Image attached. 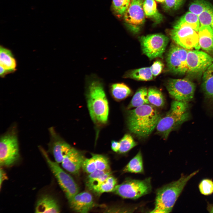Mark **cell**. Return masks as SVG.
<instances>
[{"label": "cell", "instance_id": "cell-1", "mask_svg": "<svg viewBox=\"0 0 213 213\" xmlns=\"http://www.w3.org/2000/svg\"><path fill=\"white\" fill-rule=\"evenodd\" d=\"M161 118L160 114L153 106L144 104L128 111L127 125L132 133L139 138H145L156 127Z\"/></svg>", "mask_w": 213, "mask_h": 213}, {"label": "cell", "instance_id": "cell-2", "mask_svg": "<svg viewBox=\"0 0 213 213\" xmlns=\"http://www.w3.org/2000/svg\"><path fill=\"white\" fill-rule=\"evenodd\" d=\"M87 83V105L91 118L97 125L104 124L108 119L109 106L103 83L95 76L90 78Z\"/></svg>", "mask_w": 213, "mask_h": 213}, {"label": "cell", "instance_id": "cell-3", "mask_svg": "<svg viewBox=\"0 0 213 213\" xmlns=\"http://www.w3.org/2000/svg\"><path fill=\"white\" fill-rule=\"evenodd\" d=\"M198 170L188 175L182 174L178 180L165 185L156 192L155 205L151 213L171 212L178 197L189 180L199 172Z\"/></svg>", "mask_w": 213, "mask_h": 213}, {"label": "cell", "instance_id": "cell-4", "mask_svg": "<svg viewBox=\"0 0 213 213\" xmlns=\"http://www.w3.org/2000/svg\"><path fill=\"white\" fill-rule=\"evenodd\" d=\"M16 124L14 123L0 139V165L9 167L19 160L20 156Z\"/></svg>", "mask_w": 213, "mask_h": 213}, {"label": "cell", "instance_id": "cell-5", "mask_svg": "<svg viewBox=\"0 0 213 213\" xmlns=\"http://www.w3.org/2000/svg\"><path fill=\"white\" fill-rule=\"evenodd\" d=\"M188 110L187 107L181 103H172L169 111L158 123L156 127L157 132L167 139L172 130L189 118Z\"/></svg>", "mask_w": 213, "mask_h": 213}, {"label": "cell", "instance_id": "cell-6", "mask_svg": "<svg viewBox=\"0 0 213 213\" xmlns=\"http://www.w3.org/2000/svg\"><path fill=\"white\" fill-rule=\"evenodd\" d=\"M41 154L56 178L59 186L64 192L68 202L79 193V188L73 179L59 165V164L52 161L46 152L41 146H39Z\"/></svg>", "mask_w": 213, "mask_h": 213}, {"label": "cell", "instance_id": "cell-7", "mask_svg": "<svg viewBox=\"0 0 213 213\" xmlns=\"http://www.w3.org/2000/svg\"><path fill=\"white\" fill-rule=\"evenodd\" d=\"M169 34L175 44L190 50H199L198 32L187 24L178 21L171 30Z\"/></svg>", "mask_w": 213, "mask_h": 213}, {"label": "cell", "instance_id": "cell-8", "mask_svg": "<svg viewBox=\"0 0 213 213\" xmlns=\"http://www.w3.org/2000/svg\"><path fill=\"white\" fill-rule=\"evenodd\" d=\"M151 190V178L140 180L128 179L117 185L113 192L124 198L136 199L149 193Z\"/></svg>", "mask_w": 213, "mask_h": 213}, {"label": "cell", "instance_id": "cell-9", "mask_svg": "<svg viewBox=\"0 0 213 213\" xmlns=\"http://www.w3.org/2000/svg\"><path fill=\"white\" fill-rule=\"evenodd\" d=\"M143 53L150 59L162 57L169 41V38L161 33L151 34L139 38Z\"/></svg>", "mask_w": 213, "mask_h": 213}, {"label": "cell", "instance_id": "cell-10", "mask_svg": "<svg viewBox=\"0 0 213 213\" xmlns=\"http://www.w3.org/2000/svg\"><path fill=\"white\" fill-rule=\"evenodd\" d=\"M166 86L169 94L175 100L187 102L194 97L196 85L187 79H170Z\"/></svg>", "mask_w": 213, "mask_h": 213}, {"label": "cell", "instance_id": "cell-11", "mask_svg": "<svg viewBox=\"0 0 213 213\" xmlns=\"http://www.w3.org/2000/svg\"><path fill=\"white\" fill-rule=\"evenodd\" d=\"M144 0H131L123 17L125 24L128 30L134 34L139 33L145 22L143 8Z\"/></svg>", "mask_w": 213, "mask_h": 213}, {"label": "cell", "instance_id": "cell-12", "mask_svg": "<svg viewBox=\"0 0 213 213\" xmlns=\"http://www.w3.org/2000/svg\"><path fill=\"white\" fill-rule=\"evenodd\" d=\"M188 50L177 44L171 46L166 58L167 67L170 72L179 75L188 72L187 58Z\"/></svg>", "mask_w": 213, "mask_h": 213}, {"label": "cell", "instance_id": "cell-13", "mask_svg": "<svg viewBox=\"0 0 213 213\" xmlns=\"http://www.w3.org/2000/svg\"><path fill=\"white\" fill-rule=\"evenodd\" d=\"M188 72L203 73L213 63V58L208 53L199 50H189L187 55Z\"/></svg>", "mask_w": 213, "mask_h": 213}, {"label": "cell", "instance_id": "cell-14", "mask_svg": "<svg viewBox=\"0 0 213 213\" xmlns=\"http://www.w3.org/2000/svg\"><path fill=\"white\" fill-rule=\"evenodd\" d=\"M50 141L48 151L53 156L55 162L61 163L63 159L72 147L63 140L57 133L53 127L49 128Z\"/></svg>", "mask_w": 213, "mask_h": 213}, {"label": "cell", "instance_id": "cell-15", "mask_svg": "<svg viewBox=\"0 0 213 213\" xmlns=\"http://www.w3.org/2000/svg\"><path fill=\"white\" fill-rule=\"evenodd\" d=\"M85 159L80 152L72 147L63 159L62 166L67 171L76 174L79 173Z\"/></svg>", "mask_w": 213, "mask_h": 213}, {"label": "cell", "instance_id": "cell-16", "mask_svg": "<svg viewBox=\"0 0 213 213\" xmlns=\"http://www.w3.org/2000/svg\"><path fill=\"white\" fill-rule=\"evenodd\" d=\"M69 203L73 210L79 213H87L92 208L94 205L92 195L86 191L78 193Z\"/></svg>", "mask_w": 213, "mask_h": 213}, {"label": "cell", "instance_id": "cell-17", "mask_svg": "<svg viewBox=\"0 0 213 213\" xmlns=\"http://www.w3.org/2000/svg\"><path fill=\"white\" fill-rule=\"evenodd\" d=\"M60 212L58 202L50 195L43 194L36 201L35 209L36 213H59Z\"/></svg>", "mask_w": 213, "mask_h": 213}, {"label": "cell", "instance_id": "cell-18", "mask_svg": "<svg viewBox=\"0 0 213 213\" xmlns=\"http://www.w3.org/2000/svg\"><path fill=\"white\" fill-rule=\"evenodd\" d=\"M198 35L200 48L208 54H213V30L210 27L201 25Z\"/></svg>", "mask_w": 213, "mask_h": 213}, {"label": "cell", "instance_id": "cell-19", "mask_svg": "<svg viewBox=\"0 0 213 213\" xmlns=\"http://www.w3.org/2000/svg\"><path fill=\"white\" fill-rule=\"evenodd\" d=\"M202 88L206 98L213 103V63L203 73Z\"/></svg>", "mask_w": 213, "mask_h": 213}, {"label": "cell", "instance_id": "cell-20", "mask_svg": "<svg viewBox=\"0 0 213 213\" xmlns=\"http://www.w3.org/2000/svg\"><path fill=\"white\" fill-rule=\"evenodd\" d=\"M143 8L145 16L151 19L156 24L162 21L163 16L158 11L154 0H144Z\"/></svg>", "mask_w": 213, "mask_h": 213}, {"label": "cell", "instance_id": "cell-21", "mask_svg": "<svg viewBox=\"0 0 213 213\" xmlns=\"http://www.w3.org/2000/svg\"><path fill=\"white\" fill-rule=\"evenodd\" d=\"M0 66L7 72L14 71L16 67V61L11 51L4 47H0Z\"/></svg>", "mask_w": 213, "mask_h": 213}, {"label": "cell", "instance_id": "cell-22", "mask_svg": "<svg viewBox=\"0 0 213 213\" xmlns=\"http://www.w3.org/2000/svg\"><path fill=\"white\" fill-rule=\"evenodd\" d=\"M110 170L100 171L96 170L90 174L88 177L87 185L89 189L92 191L96 187L105 180L111 175Z\"/></svg>", "mask_w": 213, "mask_h": 213}, {"label": "cell", "instance_id": "cell-23", "mask_svg": "<svg viewBox=\"0 0 213 213\" xmlns=\"http://www.w3.org/2000/svg\"><path fill=\"white\" fill-rule=\"evenodd\" d=\"M110 91L112 97L117 100L124 99L131 93L130 88L123 83H115L111 84Z\"/></svg>", "mask_w": 213, "mask_h": 213}, {"label": "cell", "instance_id": "cell-24", "mask_svg": "<svg viewBox=\"0 0 213 213\" xmlns=\"http://www.w3.org/2000/svg\"><path fill=\"white\" fill-rule=\"evenodd\" d=\"M124 76L126 78L141 81H149L153 78L150 67L133 70L126 73Z\"/></svg>", "mask_w": 213, "mask_h": 213}, {"label": "cell", "instance_id": "cell-25", "mask_svg": "<svg viewBox=\"0 0 213 213\" xmlns=\"http://www.w3.org/2000/svg\"><path fill=\"white\" fill-rule=\"evenodd\" d=\"M149 104L148 99V90L145 87H142L136 91L128 106L127 109H129Z\"/></svg>", "mask_w": 213, "mask_h": 213}, {"label": "cell", "instance_id": "cell-26", "mask_svg": "<svg viewBox=\"0 0 213 213\" xmlns=\"http://www.w3.org/2000/svg\"><path fill=\"white\" fill-rule=\"evenodd\" d=\"M123 171L125 172L134 173L143 172L142 156L140 151L129 162Z\"/></svg>", "mask_w": 213, "mask_h": 213}, {"label": "cell", "instance_id": "cell-27", "mask_svg": "<svg viewBox=\"0 0 213 213\" xmlns=\"http://www.w3.org/2000/svg\"><path fill=\"white\" fill-rule=\"evenodd\" d=\"M148 99L150 104L156 107L162 106L165 104V99L162 93L155 88L149 89Z\"/></svg>", "mask_w": 213, "mask_h": 213}, {"label": "cell", "instance_id": "cell-28", "mask_svg": "<svg viewBox=\"0 0 213 213\" xmlns=\"http://www.w3.org/2000/svg\"><path fill=\"white\" fill-rule=\"evenodd\" d=\"M117 183L116 179L111 175L92 191L98 193L112 192Z\"/></svg>", "mask_w": 213, "mask_h": 213}, {"label": "cell", "instance_id": "cell-29", "mask_svg": "<svg viewBox=\"0 0 213 213\" xmlns=\"http://www.w3.org/2000/svg\"><path fill=\"white\" fill-rule=\"evenodd\" d=\"M213 6L204 0H195L190 4L189 11L199 16L204 12L211 9Z\"/></svg>", "mask_w": 213, "mask_h": 213}, {"label": "cell", "instance_id": "cell-30", "mask_svg": "<svg viewBox=\"0 0 213 213\" xmlns=\"http://www.w3.org/2000/svg\"><path fill=\"white\" fill-rule=\"evenodd\" d=\"M178 21L187 24L198 32L200 23L199 17L189 11L186 13Z\"/></svg>", "mask_w": 213, "mask_h": 213}, {"label": "cell", "instance_id": "cell-31", "mask_svg": "<svg viewBox=\"0 0 213 213\" xmlns=\"http://www.w3.org/2000/svg\"><path fill=\"white\" fill-rule=\"evenodd\" d=\"M131 0H112V8L114 13L118 17L123 16Z\"/></svg>", "mask_w": 213, "mask_h": 213}, {"label": "cell", "instance_id": "cell-32", "mask_svg": "<svg viewBox=\"0 0 213 213\" xmlns=\"http://www.w3.org/2000/svg\"><path fill=\"white\" fill-rule=\"evenodd\" d=\"M120 147L119 152L121 153H126L137 145L131 135L126 134L119 142Z\"/></svg>", "mask_w": 213, "mask_h": 213}, {"label": "cell", "instance_id": "cell-33", "mask_svg": "<svg viewBox=\"0 0 213 213\" xmlns=\"http://www.w3.org/2000/svg\"><path fill=\"white\" fill-rule=\"evenodd\" d=\"M92 157L95 161L97 170L100 171L110 170L109 161L106 157L98 154H93Z\"/></svg>", "mask_w": 213, "mask_h": 213}, {"label": "cell", "instance_id": "cell-34", "mask_svg": "<svg viewBox=\"0 0 213 213\" xmlns=\"http://www.w3.org/2000/svg\"><path fill=\"white\" fill-rule=\"evenodd\" d=\"M200 193L205 196H209L213 193V181L211 179L206 178L202 180L199 184Z\"/></svg>", "mask_w": 213, "mask_h": 213}, {"label": "cell", "instance_id": "cell-35", "mask_svg": "<svg viewBox=\"0 0 213 213\" xmlns=\"http://www.w3.org/2000/svg\"><path fill=\"white\" fill-rule=\"evenodd\" d=\"M198 17L201 25H209L213 30V6Z\"/></svg>", "mask_w": 213, "mask_h": 213}, {"label": "cell", "instance_id": "cell-36", "mask_svg": "<svg viewBox=\"0 0 213 213\" xmlns=\"http://www.w3.org/2000/svg\"><path fill=\"white\" fill-rule=\"evenodd\" d=\"M184 0H164L162 3L164 10L167 11L175 10L181 6Z\"/></svg>", "mask_w": 213, "mask_h": 213}, {"label": "cell", "instance_id": "cell-37", "mask_svg": "<svg viewBox=\"0 0 213 213\" xmlns=\"http://www.w3.org/2000/svg\"><path fill=\"white\" fill-rule=\"evenodd\" d=\"M82 167L85 172L89 174L97 170L95 161L92 157L85 159Z\"/></svg>", "mask_w": 213, "mask_h": 213}, {"label": "cell", "instance_id": "cell-38", "mask_svg": "<svg viewBox=\"0 0 213 213\" xmlns=\"http://www.w3.org/2000/svg\"><path fill=\"white\" fill-rule=\"evenodd\" d=\"M163 66V64L160 61H156L154 62L150 67L153 76H156L161 73Z\"/></svg>", "mask_w": 213, "mask_h": 213}, {"label": "cell", "instance_id": "cell-39", "mask_svg": "<svg viewBox=\"0 0 213 213\" xmlns=\"http://www.w3.org/2000/svg\"><path fill=\"white\" fill-rule=\"evenodd\" d=\"M0 187L1 188L3 182L5 180H7L8 178L6 173L1 168L0 170Z\"/></svg>", "mask_w": 213, "mask_h": 213}, {"label": "cell", "instance_id": "cell-40", "mask_svg": "<svg viewBox=\"0 0 213 213\" xmlns=\"http://www.w3.org/2000/svg\"><path fill=\"white\" fill-rule=\"evenodd\" d=\"M120 147L119 142L115 141H112L111 142V148L114 152H119Z\"/></svg>", "mask_w": 213, "mask_h": 213}, {"label": "cell", "instance_id": "cell-41", "mask_svg": "<svg viewBox=\"0 0 213 213\" xmlns=\"http://www.w3.org/2000/svg\"><path fill=\"white\" fill-rule=\"evenodd\" d=\"M7 73V72L4 68L0 66V74L1 76H3L5 74Z\"/></svg>", "mask_w": 213, "mask_h": 213}, {"label": "cell", "instance_id": "cell-42", "mask_svg": "<svg viewBox=\"0 0 213 213\" xmlns=\"http://www.w3.org/2000/svg\"><path fill=\"white\" fill-rule=\"evenodd\" d=\"M158 2L162 3L164 0H155Z\"/></svg>", "mask_w": 213, "mask_h": 213}]
</instances>
